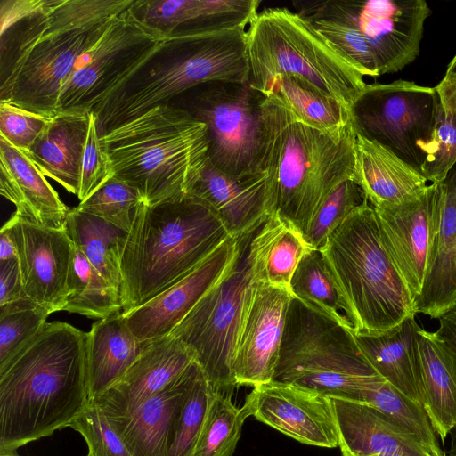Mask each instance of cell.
<instances>
[{
  "label": "cell",
  "instance_id": "6da1fadb",
  "mask_svg": "<svg viewBox=\"0 0 456 456\" xmlns=\"http://www.w3.org/2000/svg\"><path fill=\"white\" fill-rule=\"evenodd\" d=\"M134 1L51 0L0 34V102L54 117L77 60Z\"/></svg>",
  "mask_w": 456,
  "mask_h": 456
},
{
  "label": "cell",
  "instance_id": "7a4b0ae2",
  "mask_svg": "<svg viewBox=\"0 0 456 456\" xmlns=\"http://www.w3.org/2000/svg\"><path fill=\"white\" fill-rule=\"evenodd\" d=\"M87 333L62 322H47L0 370V452L69 427L89 402Z\"/></svg>",
  "mask_w": 456,
  "mask_h": 456
},
{
  "label": "cell",
  "instance_id": "3957f363",
  "mask_svg": "<svg viewBox=\"0 0 456 456\" xmlns=\"http://www.w3.org/2000/svg\"><path fill=\"white\" fill-rule=\"evenodd\" d=\"M257 172L265 178L269 215L304 234L314 213L340 183L354 181L355 126L323 132L279 99L265 95Z\"/></svg>",
  "mask_w": 456,
  "mask_h": 456
},
{
  "label": "cell",
  "instance_id": "277c9868",
  "mask_svg": "<svg viewBox=\"0 0 456 456\" xmlns=\"http://www.w3.org/2000/svg\"><path fill=\"white\" fill-rule=\"evenodd\" d=\"M229 236L218 216L192 197L143 203L121 249L122 312L145 304L180 281Z\"/></svg>",
  "mask_w": 456,
  "mask_h": 456
},
{
  "label": "cell",
  "instance_id": "5b68a950",
  "mask_svg": "<svg viewBox=\"0 0 456 456\" xmlns=\"http://www.w3.org/2000/svg\"><path fill=\"white\" fill-rule=\"evenodd\" d=\"M113 177L137 189L148 205L189 197L207 163V126L170 102L101 134Z\"/></svg>",
  "mask_w": 456,
  "mask_h": 456
},
{
  "label": "cell",
  "instance_id": "8992f818",
  "mask_svg": "<svg viewBox=\"0 0 456 456\" xmlns=\"http://www.w3.org/2000/svg\"><path fill=\"white\" fill-rule=\"evenodd\" d=\"M246 29L174 32L153 56L94 112L100 133L208 82L248 84Z\"/></svg>",
  "mask_w": 456,
  "mask_h": 456
},
{
  "label": "cell",
  "instance_id": "52a82bcc",
  "mask_svg": "<svg viewBox=\"0 0 456 456\" xmlns=\"http://www.w3.org/2000/svg\"><path fill=\"white\" fill-rule=\"evenodd\" d=\"M248 85L263 94L277 75L297 77L351 110L365 87L361 68L298 12L265 8L246 29Z\"/></svg>",
  "mask_w": 456,
  "mask_h": 456
},
{
  "label": "cell",
  "instance_id": "ba28073f",
  "mask_svg": "<svg viewBox=\"0 0 456 456\" xmlns=\"http://www.w3.org/2000/svg\"><path fill=\"white\" fill-rule=\"evenodd\" d=\"M293 5L368 77L395 73L412 62L431 14L424 0H327Z\"/></svg>",
  "mask_w": 456,
  "mask_h": 456
},
{
  "label": "cell",
  "instance_id": "9c48e42d",
  "mask_svg": "<svg viewBox=\"0 0 456 456\" xmlns=\"http://www.w3.org/2000/svg\"><path fill=\"white\" fill-rule=\"evenodd\" d=\"M354 311V332L379 334L416 315L414 297L382 240L367 200L322 248Z\"/></svg>",
  "mask_w": 456,
  "mask_h": 456
},
{
  "label": "cell",
  "instance_id": "30bf717a",
  "mask_svg": "<svg viewBox=\"0 0 456 456\" xmlns=\"http://www.w3.org/2000/svg\"><path fill=\"white\" fill-rule=\"evenodd\" d=\"M381 378L362 352L354 330L292 297L273 380L331 399L362 403L363 390Z\"/></svg>",
  "mask_w": 456,
  "mask_h": 456
},
{
  "label": "cell",
  "instance_id": "8fae6325",
  "mask_svg": "<svg viewBox=\"0 0 456 456\" xmlns=\"http://www.w3.org/2000/svg\"><path fill=\"white\" fill-rule=\"evenodd\" d=\"M257 228L239 237L240 248L232 269L171 333L191 351L211 386L223 394L236 387L232 362L246 307L256 281L248 248Z\"/></svg>",
  "mask_w": 456,
  "mask_h": 456
},
{
  "label": "cell",
  "instance_id": "7c38bea8",
  "mask_svg": "<svg viewBox=\"0 0 456 456\" xmlns=\"http://www.w3.org/2000/svg\"><path fill=\"white\" fill-rule=\"evenodd\" d=\"M264 98L248 84L208 82L178 95L172 104L206 125L208 163L243 178L257 173Z\"/></svg>",
  "mask_w": 456,
  "mask_h": 456
},
{
  "label": "cell",
  "instance_id": "4fadbf2b",
  "mask_svg": "<svg viewBox=\"0 0 456 456\" xmlns=\"http://www.w3.org/2000/svg\"><path fill=\"white\" fill-rule=\"evenodd\" d=\"M131 6L117 15L98 42L77 60L61 88L58 113L94 111L124 86L164 44L168 35L144 25Z\"/></svg>",
  "mask_w": 456,
  "mask_h": 456
},
{
  "label": "cell",
  "instance_id": "5bb4252c",
  "mask_svg": "<svg viewBox=\"0 0 456 456\" xmlns=\"http://www.w3.org/2000/svg\"><path fill=\"white\" fill-rule=\"evenodd\" d=\"M436 87L413 81L367 84L351 107L355 129L418 171L440 104Z\"/></svg>",
  "mask_w": 456,
  "mask_h": 456
},
{
  "label": "cell",
  "instance_id": "9a60e30c",
  "mask_svg": "<svg viewBox=\"0 0 456 456\" xmlns=\"http://www.w3.org/2000/svg\"><path fill=\"white\" fill-rule=\"evenodd\" d=\"M2 228L17 250L24 297L51 314L63 310L74 249L67 228L41 225L17 213Z\"/></svg>",
  "mask_w": 456,
  "mask_h": 456
},
{
  "label": "cell",
  "instance_id": "2e32d148",
  "mask_svg": "<svg viewBox=\"0 0 456 456\" xmlns=\"http://www.w3.org/2000/svg\"><path fill=\"white\" fill-rule=\"evenodd\" d=\"M242 408L248 418L254 417L299 443L338 446L332 399L315 391L272 380L254 387Z\"/></svg>",
  "mask_w": 456,
  "mask_h": 456
},
{
  "label": "cell",
  "instance_id": "e0dca14e",
  "mask_svg": "<svg viewBox=\"0 0 456 456\" xmlns=\"http://www.w3.org/2000/svg\"><path fill=\"white\" fill-rule=\"evenodd\" d=\"M292 297L289 289L256 279L233 356L236 386L254 387L273 380Z\"/></svg>",
  "mask_w": 456,
  "mask_h": 456
},
{
  "label": "cell",
  "instance_id": "ac0fdd59",
  "mask_svg": "<svg viewBox=\"0 0 456 456\" xmlns=\"http://www.w3.org/2000/svg\"><path fill=\"white\" fill-rule=\"evenodd\" d=\"M240 248L229 236L198 266L145 304L123 313L126 324L141 341L167 337L200 298L232 269Z\"/></svg>",
  "mask_w": 456,
  "mask_h": 456
},
{
  "label": "cell",
  "instance_id": "d6986e66",
  "mask_svg": "<svg viewBox=\"0 0 456 456\" xmlns=\"http://www.w3.org/2000/svg\"><path fill=\"white\" fill-rule=\"evenodd\" d=\"M380 234L414 299L421 290L438 224L436 183L400 205L374 208Z\"/></svg>",
  "mask_w": 456,
  "mask_h": 456
},
{
  "label": "cell",
  "instance_id": "ffe728a7",
  "mask_svg": "<svg viewBox=\"0 0 456 456\" xmlns=\"http://www.w3.org/2000/svg\"><path fill=\"white\" fill-rule=\"evenodd\" d=\"M194 361L191 351L171 334L152 340L125 375L93 402L109 419L128 415Z\"/></svg>",
  "mask_w": 456,
  "mask_h": 456
},
{
  "label": "cell",
  "instance_id": "44dd1931",
  "mask_svg": "<svg viewBox=\"0 0 456 456\" xmlns=\"http://www.w3.org/2000/svg\"><path fill=\"white\" fill-rule=\"evenodd\" d=\"M200 370L194 361L130 414L107 418L132 456H168L181 411Z\"/></svg>",
  "mask_w": 456,
  "mask_h": 456
},
{
  "label": "cell",
  "instance_id": "7402d4cb",
  "mask_svg": "<svg viewBox=\"0 0 456 456\" xmlns=\"http://www.w3.org/2000/svg\"><path fill=\"white\" fill-rule=\"evenodd\" d=\"M259 0H134L131 10L147 27L163 34L247 29Z\"/></svg>",
  "mask_w": 456,
  "mask_h": 456
},
{
  "label": "cell",
  "instance_id": "603a6c76",
  "mask_svg": "<svg viewBox=\"0 0 456 456\" xmlns=\"http://www.w3.org/2000/svg\"><path fill=\"white\" fill-rule=\"evenodd\" d=\"M438 224L416 313L439 319L456 306V165L436 183Z\"/></svg>",
  "mask_w": 456,
  "mask_h": 456
},
{
  "label": "cell",
  "instance_id": "cb8c5ba5",
  "mask_svg": "<svg viewBox=\"0 0 456 456\" xmlns=\"http://www.w3.org/2000/svg\"><path fill=\"white\" fill-rule=\"evenodd\" d=\"M189 197L209 207L236 238L261 225L269 216L266 183L261 172L234 178L208 162Z\"/></svg>",
  "mask_w": 456,
  "mask_h": 456
},
{
  "label": "cell",
  "instance_id": "d4e9b609",
  "mask_svg": "<svg viewBox=\"0 0 456 456\" xmlns=\"http://www.w3.org/2000/svg\"><path fill=\"white\" fill-rule=\"evenodd\" d=\"M354 182L370 206L379 209L411 200L428 186L419 171L356 129Z\"/></svg>",
  "mask_w": 456,
  "mask_h": 456
},
{
  "label": "cell",
  "instance_id": "484cf974",
  "mask_svg": "<svg viewBox=\"0 0 456 456\" xmlns=\"http://www.w3.org/2000/svg\"><path fill=\"white\" fill-rule=\"evenodd\" d=\"M0 191L18 215L41 225L64 229L69 208L26 153L0 136Z\"/></svg>",
  "mask_w": 456,
  "mask_h": 456
},
{
  "label": "cell",
  "instance_id": "4316f807",
  "mask_svg": "<svg viewBox=\"0 0 456 456\" xmlns=\"http://www.w3.org/2000/svg\"><path fill=\"white\" fill-rule=\"evenodd\" d=\"M91 111L57 113L26 153L45 176L77 196Z\"/></svg>",
  "mask_w": 456,
  "mask_h": 456
},
{
  "label": "cell",
  "instance_id": "83f0119b",
  "mask_svg": "<svg viewBox=\"0 0 456 456\" xmlns=\"http://www.w3.org/2000/svg\"><path fill=\"white\" fill-rule=\"evenodd\" d=\"M415 315L379 334L354 332L369 362L385 380L423 405Z\"/></svg>",
  "mask_w": 456,
  "mask_h": 456
},
{
  "label": "cell",
  "instance_id": "f1b7e54d",
  "mask_svg": "<svg viewBox=\"0 0 456 456\" xmlns=\"http://www.w3.org/2000/svg\"><path fill=\"white\" fill-rule=\"evenodd\" d=\"M150 342L134 335L123 313L93 323L86 344L89 400L98 398L120 379Z\"/></svg>",
  "mask_w": 456,
  "mask_h": 456
},
{
  "label": "cell",
  "instance_id": "f546056e",
  "mask_svg": "<svg viewBox=\"0 0 456 456\" xmlns=\"http://www.w3.org/2000/svg\"><path fill=\"white\" fill-rule=\"evenodd\" d=\"M423 407L444 440L456 428V354L435 332L417 330Z\"/></svg>",
  "mask_w": 456,
  "mask_h": 456
},
{
  "label": "cell",
  "instance_id": "4dcf8cb0",
  "mask_svg": "<svg viewBox=\"0 0 456 456\" xmlns=\"http://www.w3.org/2000/svg\"><path fill=\"white\" fill-rule=\"evenodd\" d=\"M310 248L300 231L271 214L254 232L248 256L257 280L289 289L297 265Z\"/></svg>",
  "mask_w": 456,
  "mask_h": 456
},
{
  "label": "cell",
  "instance_id": "1f68e13d",
  "mask_svg": "<svg viewBox=\"0 0 456 456\" xmlns=\"http://www.w3.org/2000/svg\"><path fill=\"white\" fill-rule=\"evenodd\" d=\"M289 289L293 297L356 330L354 311L322 249L310 248L304 255L292 275Z\"/></svg>",
  "mask_w": 456,
  "mask_h": 456
},
{
  "label": "cell",
  "instance_id": "d6a6232c",
  "mask_svg": "<svg viewBox=\"0 0 456 456\" xmlns=\"http://www.w3.org/2000/svg\"><path fill=\"white\" fill-rule=\"evenodd\" d=\"M264 95H273L313 126L341 134L354 125L351 110L306 81L291 75H277Z\"/></svg>",
  "mask_w": 456,
  "mask_h": 456
},
{
  "label": "cell",
  "instance_id": "836d02e7",
  "mask_svg": "<svg viewBox=\"0 0 456 456\" xmlns=\"http://www.w3.org/2000/svg\"><path fill=\"white\" fill-rule=\"evenodd\" d=\"M67 231L75 246L102 278L120 293L121 249L126 232L93 215L69 209Z\"/></svg>",
  "mask_w": 456,
  "mask_h": 456
},
{
  "label": "cell",
  "instance_id": "e575fe53",
  "mask_svg": "<svg viewBox=\"0 0 456 456\" xmlns=\"http://www.w3.org/2000/svg\"><path fill=\"white\" fill-rule=\"evenodd\" d=\"M63 311L99 320L123 313L119 291L102 278L75 245Z\"/></svg>",
  "mask_w": 456,
  "mask_h": 456
},
{
  "label": "cell",
  "instance_id": "d590c367",
  "mask_svg": "<svg viewBox=\"0 0 456 456\" xmlns=\"http://www.w3.org/2000/svg\"><path fill=\"white\" fill-rule=\"evenodd\" d=\"M247 418L242 407L216 391L191 456H232Z\"/></svg>",
  "mask_w": 456,
  "mask_h": 456
},
{
  "label": "cell",
  "instance_id": "8d00e7d4",
  "mask_svg": "<svg viewBox=\"0 0 456 456\" xmlns=\"http://www.w3.org/2000/svg\"><path fill=\"white\" fill-rule=\"evenodd\" d=\"M362 403L381 411L427 444L441 448L423 405L406 396L383 378L362 392Z\"/></svg>",
  "mask_w": 456,
  "mask_h": 456
},
{
  "label": "cell",
  "instance_id": "74e56055",
  "mask_svg": "<svg viewBox=\"0 0 456 456\" xmlns=\"http://www.w3.org/2000/svg\"><path fill=\"white\" fill-rule=\"evenodd\" d=\"M50 314L26 297L0 305V370L38 335Z\"/></svg>",
  "mask_w": 456,
  "mask_h": 456
},
{
  "label": "cell",
  "instance_id": "f35d334b",
  "mask_svg": "<svg viewBox=\"0 0 456 456\" xmlns=\"http://www.w3.org/2000/svg\"><path fill=\"white\" fill-rule=\"evenodd\" d=\"M143 203L137 189L112 177L76 208L127 232Z\"/></svg>",
  "mask_w": 456,
  "mask_h": 456
},
{
  "label": "cell",
  "instance_id": "ab89813d",
  "mask_svg": "<svg viewBox=\"0 0 456 456\" xmlns=\"http://www.w3.org/2000/svg\"><path fill=\"white\" fill-rule=\"evenodd\" d=\"M366 200L360 186L346 180L334 189L318 208L303 234L312 248L322 249L329 237Z\"/></svg>",
  "mask_w": 456,
  "mask_h": 456
},
{
  "label": "cell",
  "instance_id": "60d3db41",
  "mask_svg": "<svg viewBox=\"0 0 456 456\" xmlns=\"http://www.w3.org/2000/svg\"><path fill=\"white\" fill-rule=\"evenodd\" d=\"M422 154L419 172L431 183L444 181L456 165V114L445 110L441 102Z\"/></svg>",
  "mask_w": 456,
  "mask_h": 456
},
{
  "label": "cell",
  "instance_id": "b9f144b4",
  "mask_svg": "<svg viewBox=\"0 0 456 456\" xmlns=\"http://www.w3.org/2000/svg\"><path fill=\"white\" fill-rule=\"evenodd\" d=\"M216 391L200 370L183 406L168 456H191Z\"/></svg>",
  "mask_w": 456,
  "mask_h": 456
},
{
  "label": "cell",
  "instance_id": "7bdbcfd3",
  "mask_svg": "<svg viewBox=\"0 0 456 456\" xmlns=\"http://www.w3.org/2000/svg\"><path fill=\"white\" fill-rule=\"evenodd\" d=\"M69 428L85 439L86 456H132L103 411L91 400Z\"/></svg>",
  "mask_w": 456,
  "mask_h": 456
},
{
  "label": "cell",
  "instance_id": "ee69618b",
  "mask_svg": "<svg viewBox=\"0 0 456 456\" xmlns=\"http://www.w3.org/2000/svg\"><path fill=\"white\" fill-rule=\"evenodd\" d=\"M52 118L0 102V136L27 153L46 129Z\"/></svg>",
  "mask_w": 456,
  "mask_h": 456
},
{
  "label": "cell",
  "instance_id": "f6af8a7d",
  "mask_svg": "<svg viewBox=\"0 0 456 456\" xmlns=\"http://www.w3.org/2000/svg\"><path fill=\"white\" fill-rule=\"evenodd\" d=\"M97 118L91 111L89 130L83 156L77 198L85 200L113 177L112 169L100 142Z\"/></svg>",
  "mask_w": 456,
  "mask_h": 456
},
{
  "label": "cell",
  "instance_id": "bcb514c9",
  "mask_svg": "<svg viewBox=\"0 0 456 456\" xmlns=\"http://www.w3.org/2000/svg\"><path fill=\"white\" fill-rule=\"evenodd\" d=\"M50 2L51 0H2L0 34L16 23L42 12Z\"/></svg>",
  "mask_w": 456,
  "mask_h": 456
},
{
  "label": "cell",
  "instance_id": "7dc6e473",
  "mask_svg": "<svg viewBox=\"0 0 456 456\" xmlns=\"http://www.w3.org/2000/svg\"><path fill=\"white\" fill-rule=\"evenodd\" d=\"M24 297L18 258L0 262V305Z\"/></svg>",
  "mask_w": 456,
  "mask_h": 456
},
{
  "label": "cell",
  "instance_id": "c3c4849f",
  "mask_svg": "<svg viewBox=\"0 0 456 456\" xmlns=\"http://www.w3.org/2000/svg\"><path fill=\"white\" fill-rule=\"evenodd\" d=\"M436 333L456 354V306L441 316ZM448 456H456V428L450 434Z\"/></svg>",
  "mask_w": 456,
  "mask_h": 456
},
{
  "label": "cell",
  "instance_id": "681fc988",
  "mask_svg": "<svg viewBox=\"0 0 456 456\" xmlns=\"http://www.w3.org/2000/svg\"><path fill=\"white\" fill-rule=\"evenodd\" d=\"M436 89L444 109L456 114V74L444 75Z\"/></svg>",
  "mask_w": 456,
  "mask_h": 456
},
{
  "label": "cell",
  "instance_id": "f907efd6",
  "mask_svg": "<svg viewBox=\"0 0 456 456\" xmlns=\"http://www.w3.org/2000/svg\"><path fill=\"white\" fill-rule=\"evenodd\" d=\"M17 250L10 235L1 228L0 231V262L17 259Z\"/></svg>",
  "mask_w": 456,
  "mask_h": 456
},
{
  "label": "cell",
  "instance_id": "816d5d0a",
  "mask_svg": "<svg viewBox=\"0 0 456 456\" xmlns=\"http://www.w3.org/2000/svg\"><path fill=\"white\" fill-rule=\"evenodd\" d=\"M456 74V54L452 59V61L449 62L445 75H452Z\"/></svg>",
  "mask_w": 456,
  "mask_h": 456
},
{
  "label": "cell",
  "instance_id": "f5cc1de1",
  "mask_svg": "<svg viewBox=\"0 0 456 456\" xmlns=\"http://www.w3.org/2000/svg\"><path fill=\"white\" fill-rule=\"evenodd\" d=\"M0 456H20L17 452H0Z\"/></svg>",
  "mask_w": 456,
  "mask_h": 456
}]
</instances>
